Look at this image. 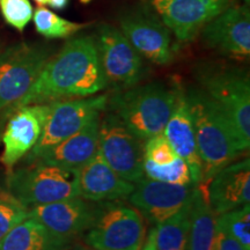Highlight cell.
<instances>
[{
  "mask_svg": "<svg viewBox=\"0 0 250 250\" xmlns=\"http://www.w3.org/2000/svg\"><path fill=\"white\" fill-rule=\"evenodd\" d=\"M214 250H245L234 237L228 234L224 228L217 225Z\"/></svg>",
  "mask_w": 250,
  "mask_h": 250,
  "instance_id": "cell-30",
  "label": "cell"
},
{
  "mask_svg": "<svg viewBox=\"0 0 250 250\" xmlns=\"http://www.w3.org/2000/svg\"><path fill=\"white\" fill-rule=\"evenodd\" d=\"M90 1H92V0H80L81 4H88Z\"/></svg>",
  "mask_w": 250,
  "mask_h": 250,
  "instance_id": "cell-35",
  "label": "cell"
},
{
  "mask_svg": "<svg viewBox=\"0 0 250 250\" xmlns=\"http://www.w3.org/2000/svg\"><path fill=\"white\" fill-rule=\"evenodd\" d=\"M182 87L174 81H155L117 92L108 100L114 112L131 132L145 142L162 133L176 107Z\"/></svg>",
  "mask_w": 250,
  "mask_h": 250,
  "instance_id": "cell-3",
  "label": "cell"
},
{
  "mask_svg": "<svg viewBox=\"0 0 250 250\" xmlns=\"http://www.w3.org/2000/svg\"><path fill=\"white\" fill-rule=\"evenodd\" d=\"M72 250H96V249H94V248H92V247L87 246L85 243V245H77Z\"/></svg>",
  "mask_w": 250,
  "mask_h": 250,
  "instance_id": "cell-33",
  "label": "cell"
},
{
  "mask_svg": "<svg viewBox=\"0 0 250 250\" xmlns=\"http://www.w3.org/2000/svg\"><path fill=\"white\" fill-rule=\"evenodd\" d=\"M154 11L180 42L192 40L232 0H152Z\"/></svg>",
  "mask_w": 250,
  "mask_h": 250,
  "instance_id": "cell-14",
  "label": "cell"
},
{
  "mask_svg": "<svg viewBox=\"0 0 250 250\" xmlns=\"http://www.w3.org/2000/svg\"><path fill=\"white\" fill-rule=\"evenodd\" d=\"M0 250H58L36 219L28 217L0 239Z\"/></svg>",
  "mask_w": 250,
  "mask_h": 250,
  "instance_id": "cell-22",
  "label": "cell"
},
{
  "mask_svg": "<svg viewBox=\"0 0 250 250\" xmlns=\"http://www.w3.org/2000/svg\"><path fill=\"white\" fill-rule=\"evenodd\" d=\"M208 183L195 188L190 208L189 250H214L217 217L208 201Z\"/></svg>",
  "mask_w": 250,
  "mask_h": 250,
  "instance_id": "cell-21",
  "label": "cell"
},
{
  "mask_svg": "<svg viewBox=\"0 0 250 250\" xmlns=\"http://www.w3.org/2000/svg\"><path fill=\"white\" fill-rule=\"evenodd\" d=\"M144 175L145 177L160 182L180 186H195L189 166L179 156L167 165H155L148 160H144Z\"/></svg>",
  "mask_w": 250,
  "mask_h": 250,
  "instance_id": "cell-25",
  "label": "cell"
},
{
  "mask_svg": "<svg viewBox=\"0 0 250 250\" xmlns=\"http://www.w3.org/2000/svg\"><path fill=\"white\" fill-rule=\"evenodd\" d=\"M34 1H35V2H36V4H39L40 6L46 5V0H34Z\"/></svg>",
  "mask_w": 250,
  "mask_h": 250,
  "instance_id": "cell-34",
  "label": "cell"
},
{
  "mask_svg": "<svg viewBox=\"0 0 250 250\" xmlns=\"http://www.w3.org/2000/svg\"><path fill=\"white\" fill-rule=\"evenodd\" d=\"M50 104H28L13 109L2 134V151L0 161L7 169L13 170L24 155L28 154L39 142Z\"/></svg>",
  "mask_w": 250,
  "mask_h": 250,
  "instance_id": "cell-15",
  "label": "cell"
},
{
  "mask_svg": "<svg viewBox=\"0 0 250 250\" xmlns=\"http://www.w3.org/2000/svg\"><path fill=\"white\" fill-rule=\"evenodd\" d=\"M68 1L70 0H46V5H49L51 8L57 9V11H62L67 7Z\"/></svg>",
  "mask_w": 250,
  "mask_h": 250,
  "instance_id": "cell-32",
  "label": "cell"
},
{
  "mask_svg": "<svg viewBox=\"0 0 250 250\" xmlns=\"http://www.w3.org/2000/svg\"><path fill=\"white\" fill-rule=\"evenodd\" d=\"M208 201L217 215L249 205V159L232 162L219 170L208 182Z\"/></svg>",
  "mask_w": 250,
  "mask_h": 250,
  "instance_id": "cell-18",
  "label": "cell"
},
{
  "mask_svg": "<svg viewBox=\"0 0 250 250\" xmlns=\"http://www.w3.org/2000/svg\"><path fill=\"white\" fill-rule=\"evenodd\" d=\"M7 190L27 208L50 204L79 196L77 171L30 161L8 173Z\"/></svg>",
  "mask_w": 250,
  "mask_h": 250,
  "instance_id": "cell-6",
  "label": "cell"
},
{
  "mask_svg": "<svg viewBox=\"0 0 250 250\" xmlns=\"http://www.w3.org/2000/svg\"><path fill=\"white\" fill-rule=\"evenodd\" d=\"M28 217L29 208L15 198L8 190L0 188V239Z\"/></svg>",
  "mask_w": 250,
  "mask_h": 250,
  "instance_id": "cell-27",
  "label": "cell"
},
{
  "mask_svg": "<svg viewBox=\"0 0 250 250\" xmlns=\"http://www.w3.org/2000/svg\"><path fill=\"white\" fill-rule=\"evenodd\" d=\"M142 213L123 203L99 202L85 243L96 250H140L145 240Z\"/></svg>",
  "mask_w": 250,
  "mask_h": 250,
  "instance_id": "cell-5",
  "label": "cell"
},
{
  "mask_svg": "<svg viewBox=\"0 0 250 250\" xmlns=\"http://www.w3.org/2000/svg\"><path fill=\"white\" fill-rule=\"evenodd\" d=\"M121 31L142 57L158 65L174 58L170 30L147 6L125 12L120 19Z\"/></svg>",
  "mask_w": 250,
  "mask_h": 250,
  "instance_id": "cell-12",
  "label": "cell"
},
{
  "mask_svg": "<svg viewBox=\"0 0 250 250\" xmlns=\"http://www.w3.org/2000/svg\"><path fill=\"white\" fill-rule=\"evenodd\" d=\"M107 86L108 80L103 72L95 39L77 37L68 41L57 55L48 59L34 85L13 109L87 98L105 89Z\"/></svg>",
  "mask_w": 250,
  "mask_h": 250,
  "instance_id": "cell-1",
  "label": "cell"
},
{
  "mask_svg": "<svg viewBox=\"0 0 250 250\" xmlns=\"http://www.w3.org/2000/svg\"><path fill=\"white\" fill-rule=\"evenodd\" d=\"M100 61L108 83L126 89L136 86L145 77L143 57L133 48L121 29L102 24L95 39Z\"/></svg>",
  "mask_w": 250,
  "mask_h": 250,
  "instance_id": "cell-11",
  "label": "cell"
},
{
  "mask_svg": "<svg viewBox=\"0 0 250 250\" xmlns=\"http://www.w3.org/2000/svg\"><path fill=\"white\" fill-rule=\"evenodd\" d=\"M99 151L111 169L122 179L137 183L144 175V140L112 111L100 120Z\"/></svg>",
  "mask_w": 250,
  "mask_h": 250,
  "instance_id": "cell-8",
  "label": "cell"
},
{
  "mask_svg": "<svg viewBox=\"0 0 250 250\" xmlns=\"http://www.w3.org/2000/svg\"><path fill=\"white\" fill-rule=\"evenodd\" d=\"M197 186H180L143 177L129 199L149 221L158 225L177 213L192 199Z\"/></svg>",
  "mask_w": 250,
  "mask_h": 250,
  "instance_id": "cell-16",
  "label": "cell"
},
{
  "mask_svg": "<svg viewBox=\"0 0 250 250\" xmlns=\"http://www.w3.org/2000/svg\"><path fill=\"white\" fill-rule=\"evenodd\" d=\"M143 248V247H142ZM142 250H156V246H155V228H152L149 230V234L146 239L145 246Z\"/></svg>",
  "mask_w": 250,
  "mask_h": 250,
  "instance_id": "cell-31",
  "label": "cell"
},
{
  "mask_svg": "<svg viewBox=\"0 0 250 250\" xmlns=\"http://www.w3.org/2000/svg\"><path fill=\"white\" fill-rule=\"evenodd\" d=\"M217 225L234 237L243 249L250 250V205L219 214Z\"/></svg>",
  "mask_w": 250,
  "mask_h": 250,
  "instance_id": "cell-26",
  "label": "cell"
},
{
  "mask_svg": "<svg viewBox=\"0 0 250 250\" xmlns=\"http://www.w3.org/2000/svg\"><path fill=\"white\" fill-rule=\"evenodd\" d=\"M164 134L177 156L183 159L189 166L193 184L198 186L199 183H202V161L197 148L192 118L187 101L186 90L181 89L176 107L168 123L166 124Z\"/></svg>",
  "mask_w": 250,
  "mask_h": 250,
  "instance_id": "cell-20",
  "label": "cell"
},
{
  "mask_svg": "<svg viewBox=\"0 0 250 250\" xmlns=\"http://www.w3.org/2000/svg\"><path fill=\"white\" fill-rule=\"evenodd\" d=\"M192 199L155 228L156 250H189L190 208Z\"/></svg>",
  "mask_w": 250,
  "mask_h": 250,
  "instance_id": "cell-23",
  "label": "cell"
},
{
  "mask_svg": "<svg viewBox=\"0 0 250 250\" xmlns=\"http://www.w3.org/2000/svg\"><path fill=\"white\" fill-rule=\"evenodd\" d=\"M37 33L46 39H65L77 34L85 24L67 21L50 9L40 6L33 14Z\"/></svg>",
  "mask_w": 250,
  "mask_h": 250,
  "instance_id": "cell-24",
  "label": "cell"
},
{
  "mask_svg": "<svg viewBox=\"0 0 250 250\" xmlns=\"http://www.w3.org/2000/svg\"><path fill=\"white\" fill-rule=\"evenodd\" d=\"M0 12L6 22L19 31H23L34 14L29 0H0Z\"/></svg>",
  "mask_w": 250,
  "mask_h": 250,
  "instance_id": "cell-28",
  "label": "cell"
},
{
  "mask_svg": "<svg viewBox=\"0 0 250 250\" xmlns=\"http://www.w3.org/2000/svg\"><path fill=\"white\" fill-rule=\"evenodd\" d=\"M144 156L145 160L155 165H167L173 162L177 158V154L162 132L144 142Z\"/></svg>",
  "mask_w": 250,
  "mask_h": 250,
  "instance_id": "cell-29",
  "label": "cell"
},
{
  "mask_svg": "<svg viewBox=\"0 0 250 250\" xmlns=\"http://www.w3.org/2000/svg\"><path fill=\"white\" fill-rule=\"evenodd\" d=\"M201 89L223 111L243 146L250 145V81L241 68L204 65L197 71Z\"/></svg>",
  "mask_w": 250,
  "mask_h": 250,
  "instance_id": "cell-4",
  "label": "cell"
},
{
  "mask_svg": "<svg viewBox=\"0 0 250 250\" xmlns=\"http://www.w3.org/2000/svg\"><path fill=\"white\" fill-rule=\"evenodd\" d=\"M247 2H249V0H247Z\"/></svg>",
  "mask_w": 250,
  "mask_h": 250,
  "instance_id": "cell-36",
  "label": "cell"
},
{
  "mask_svg": "<svg viewBox=\"0 0 250 250\" xmlns=\"http://www.w3.org/2000/svg\"><path fill=\"white\" fill-rule=\"evenodd\" d=\"M50 49L19 43L0 55V111L13 109L28 93L50 56Z\"/></svg>",
  "mask_w": 250,
  "mask_h": 250,
  "instance_id": "cell-7",
  "label": "cell"
},
{
  "mask_svg": "<svg viewBox=\"0 0 250 250\" xmlns=\"http://www.w3.org/2000/svg\"><path fill=\"white\" fill-rule=\"evenodd\" d=\"M96 203L81 197L62 199L29 208V217L45 228L58 250L70 246L92 226Z\"/></svg>",
  "mask_w": 250,
  "mask_h": 250,
  "instance_id": "cell-10",
  "label": "cell"
},
{
  "mask_svg": "<svg viewBox=\"0 0 250 250\" xmlns=\"http://www.w3.org/2000/svg\"><path fill=\"white\" fill-rule=\"evenodd\" d=\"M108 100L107 95H99L49 103L50 110L42 134L34 148L28 153V161L33 160L46 148L77 133L90 121L100 116L107 108Z\"/></svg>",
  "mask_w": 250,
  "mask_h": 250,
  "instance_id": "cell-9",
  "label": "cell"
},
{
  "mask_svg": "<svg viewBox=\"0 0 250 250\" xmlns=\"http://www.w3.org/2000/svg\"><path fill=\"white\" fill-rule=\"evenodd\" d=\"M206 46L234 59L250 55V12L248 4L227 7L203 27Z\"/></svg>",
  "mask_w": 250,
  "mask_h": 250,
  "instance_id": "cell-13",
  "label": "cell"
},
{
  "mask_svg": "<svg viewBox=\"0 0 250 250\" xmlns=\"http://www.w3.org/2000/svg\"><path fill=\"white\" fill-rule=\"evenodd\" d=\"M100 120L101 115L77 133L46 148L30 161H40L66 170H78L99 152Z\"/></svg>",
  "mask_w": 250,
  "mask_h": 250,
  "instance_id": "cell-19",
  "label": "cell"
},
{
  "mask_svg": "<svg viewBox=\"0 0 250 250\" xmlns=\"http://www.w3.org/2000/svg\"><path fill=\"white\" fill-rule=\"evenodd\" d=\"M76 171L79 197L86 201H120L129 198L134 189V183L123 180L115 173L100 151Z\"/></svg>",
  "mask_w": 250,
  "mask_h": 250,
  "instance_id": "cell-17",
  "label": "cell"
},
{
  "mask_svg": "<svg viewBox=\"0 0 250 250\" xmlns=\"http://www.w3.org/2000/svg\"><path fill=\"white\" fill-rule=\"evenodd\" d=\"M186 96L202 161V183H208L219 170L232 164L247 148L228 118L201 88L186 90Z\"/></svg>",
  "mask_w": 250,
  "mask_h": 250,
  "instance_id": "cell-2",
  "label": "cell"
}]
</instances>
